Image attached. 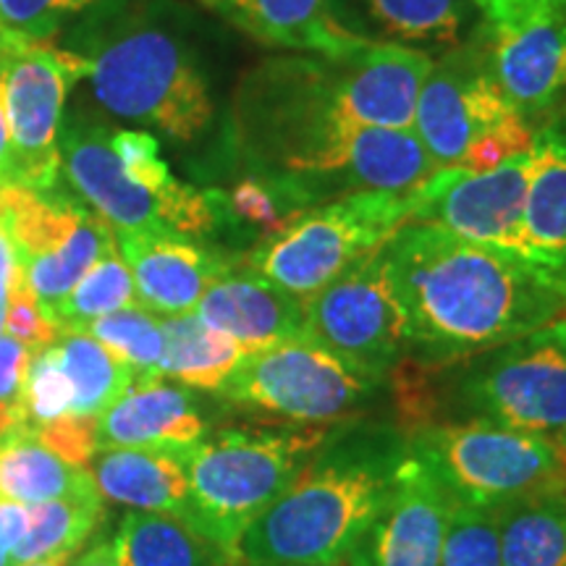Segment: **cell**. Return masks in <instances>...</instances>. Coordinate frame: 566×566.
Segmentation results:
<instances>
[{
	"mask_svg": "<svg viewBox=\"0 0 566 566\" xmlns=\"http://www.w3.org/2000/svg\"><path fill=\"white\" fill-rule=\"evenodd\" d=\"M412 363L443 365L566 315V300L516 254L405 223L384 244Z\"/></svg>",
	"mask_w": 566,
	"mask_h": 566,
	"instance_id": "1",
	"label": "cell"
},
{
	"mask_svg": "<svg viewBox=\"0 0 566 566\" xmlns=\"http://www.w3.org/2000/svg\"><path fill=\"white\" fill-rule=\"evenodd\" d=\"M407 454L399 420L365 415L334 424L292 488L242 535L237 566L344 564Z\"/></svg>",
	"mask_w": 566,
	"mask_h": 566,
	"instance_id": "2",
	"label": "cell"
},
{
	"mask_svg": "<svg viewBox=\"0 0 566 566\" xmlns=\"http://www.w3.org/2000/svg\"><path fill=\"white\" fill-rule=\"evenodd\" d=\"M239 129L258 174L300 181L321 202L354 192L367 126L346 108L334 55H283L254 69Z\"/></svg>",
	"mask_w": 566,
	"mask_h": 566,
	"instance_id": "3",
	"label": "cell"
},
{
	"mask_svg": "<svg viewBox=\"0 0 566 566\" xmlns=\"http://www.w3.org/2000/svg\"><path fill=\"white\" fill-rule=\"evenodd\" d=\"M407 430L428 422H485L556 443L566 454V315L493 349L443 365L409 359Z\"/></svg>",
	"mask_w": 566,
	"mask_h": 566,
	"instance_id": "4",
	"label": "cell"
},
{
	"mask_svg": "<svg viewBox=\"0 0 566 566\" xmlns=\"http://www.w3.org/2000/svg\"><path fill=\"white\" fill-rule=\"evenodd\" d=\"M334 424L247 422L181 449L192 527L237 558L242 535L300 478Z\"/></svg>",
	"mask_w": 566,
	"mask_h": 566,
	"instance_id": "5",
	"label": "cell"
},
{
	"mask_svg": "<svg viewBox=\"0 0 566 566\" xmlns=\"http://www.w3.org/2000/svg\"><path fill=\"white\" fill-rule=\"evenodd\" d=\"M87 80L113 116L195 142L212 122L208 76L187 40L145 17H118L87 38Z\"/></svg>",
	"mask_w": 566,
	"mask_h": 566,
	"instance_id": "6",
	"label": "cell"
},
{
	"mask_svg": "<svg viewBox=\"0 0 566 566\" xmlns=\"http://www.w3.org/2000/svg\"><path fill=\"white\" fill-rule=\"evenodd\" d=\"M388 394V380L354 370L300 336L250 354L218 396L263 422L338 424L373 415Z\"/></svg>",
	"mask_w": 566,
	"mask_h": 566,
	"instance_id": "7",
	"label": "cell"
},
{
	"mask_svg": "<svg viewBox=\"0 0 566 566\" xmlns=\"http://www.w3.org/2000/svg\"><path fill=\"white\" fill-rule=\"evenodd\" d=\"M409 451L428 467L451 506L495 512L566 480L556 443L485 422H428L409 430Z\"/></svg>",
	"mask_w": 566,
	"mask_h": 566,
	"instance_id": "8",
	"label": "cell"
},
{
	"mask_svg": "<svg viewBox=\"0 0 566 566\" xmlns=\"http://www.w3.org/2000/svg\"><path fill=\"white\" fill-rule=\"evenodd\" d=\"M409 221V195L346 192L325 200L263 242L242 265L283 292L310 300Z\"/></svg>",
	"mask_w": 566,
	"mask_h": 566,
	"instance_id": "9",
	"label": "cell"
},
{
	"mask_svg": "<svg viewBox=\"0 0 566 566\" xmlns=\"http://www.w3.org/2000/svg\"><path fill=\"white\" fill-rule=\"evenodd\" d=\"M307 342L378 380L412 357L407 317L388 275L384 247L365 254L328 286L304 300Z\"/></svg>",
	"mask_w": 566,
	"mask_h": 566,
	"instance_id": "10",
	"label": "cell"
},
{
	"mask_svg": "<svg viewBox=\"0 0 566 566\" xmlns=\"http://www.w3.org/2000/svg\"><path fill=\"white\" fill-rule=\"evenodd\" d=\"M17 268L42 307L66 300L103 254L116 250V233L80 197L59 189H0ZM53 317V315H51Z\"/></svg>",
	"mask_w": 566,
	"mask_h": 566,
	"instance_id": "11",
	"label": "cell"
},
{
	"mask_svg": "<svg viewBox=\"0 0 566 566\" xmlns=\"http://www.w3.org/2000/svg\"><path fill=\"white\" fill-rule=\"evenodd\" d=\"M478 38L509 105L530 124L566 108V6L558 0H493Z\"/></svg>",
	"mask_w": 566,
	"mask_h": 566,
	"instance_id": "12",
	"label": "cell"
},
{
	"mask_svg": "<svg viewBox=\"0 0 566 566\" xmlns=\"http://www.w3.org/2000/svg\"><path fill=\"white\" fill-rule=\"evenodd\" d=\"M90 74L87 61L74 51H59L45 40L24 38L6 71L13 187H59V137L69 90Z\"/></svg>",
	"mask_w": 566,
	"mask_h": 566,
	"instance_id": "13",
	"label": "cell"
},
{
	"mask_svg": "<svg viewBox=\"0 0 566 566\" xmlns=\"http://www.w3.org/2000/svg\"><path fill=\"white\" fill-rule=\"evenodd\" d=\"M533 168V147L491 171L438 168L409 195L407 223L436 226L467 242L520 258L522 218Z\"/></svg>",
	"mask_w": 566,
	"mask_h": 566,
	"instance_id": "14",
	"label": "cell"
},
{
	"mask_svg": "<svg viewBox=\"0 0 566 566\" xmlns=\"http://www.w3.org/2000/svg\"><path fill=\"white\" fill-rule=\"evenodd\" d=\"M512 116L520 113L495 87L475 34L464 45L433 55L417 97L412 132L436 168H457L480 134Z\"/></svg>",
	"mask_w": 566,
	"mask_h": 566,
	"instance_id": "15",
	"label": "cell"
},
{
	"mask_svg": "<svg viewBox=\"0 0 566 566\" xmlns=\"http://www.w3.org/2000/svg\"><path fill=\"white\" fill-rule=\"evenodd\" d=\"M451 501L409 451L391 491L357 537L346 566H438Z\"/></svg>",
	"mask_w": 566,
	"mask_h": 566,
	"instance_id": "16",
	"label": "cell"
},
{
	"mask_svg": "<svg viewBox=\"0 0 566 566\" xmlns=\"http://www.w3.org/2000/svg\"><path fill=\"white\" fill-rule=\"evenodd\" d=\"M142 307L160 317L195 313L205 292L239 260L176 231L116 233Z\"/></svg>",
	"mask_w": 566,
	"mask_h": 566,
	"instance_id": "17",
	"label": "cell"
},
{
	"mask_svg": "<svg viewBox=\"0 0 566 566\" xmlns=\"http://www.w3.org/2000/svg\"><path fill=\"white\" fill-rule=\"evenodd\" d=\"M61 174L71 192L111 226L113 233L168 231L160 221L158 202L124 171L103 124L74 116L61 126Z\"/></svg>",
	"mask_w": 566,
	"mask_h": 566,
	"instance_id": "18",
	"label": "cell"
},
{
	"mask_svg": "<svg viewBox=\"0 0 566 566\" xmlns=\"http://www.w3.org/2000/svg\"><path fill=\"white\" fill-rule=\"evenodd\" d=\"M346 108L363 126L412 129L417 97L433 55L412 48L365 42L334 55Z\"/></svg>",
	"mask_w": 566,
	"mask_h": 566,
	"instance_id": "19",
	"label": "cell"
},
{
	"mask_svg": "<svg viewBox=\"0 0 566 566\" xmlns=\"http://www.w3.org/2000/svg\"><path fill=\"white\" fill-rule=\"evenodd\" d=\"M331 11L354 38L428 55L470 42L485 19L472 0H331Z\"/></svg>",
	"mask_w": 566,
	"mask_h": 566,
	"instance_id": "20",
	"label": "cell"
},
{
	"mask_svg": "<svg viewBox=\"0 0 566 566\" xmlns=\"http://www.w3.org/2000/svg\"><path fill=\"white\" fill-rule=\"evenodd\" d=\"M208 433V417L192 388L168 378H134L129 391L97 420V451H181L200 443Z\"/></svg>",
	"mask_w": 566,
	"mask_h": 566,
	"instance_id": "21",
	"label": "cell"
},
{
	"mask_svg": "<svg viewBox=\"0 0 566 566\" xmlns=\"http://www.w3.org/2000/svg\"><path fill=\"white\" fill-rule=\"evenodd\" d=\"M195 315L247 354L292 342L304 331V300L239 263L205 292Z\"/></svg>",
	"mask_w": 566,
	"mask_h": 566,
	"instance_id": "22",
	"label": "cell"
},
{
	"mask_svg": "<svg viewBox=\"0 0 566 566\" xmlns=\"http://www.w3.org/2000/svg\"><path fill=\"white\" fill-rule=\"evenodd\" d=\"M520 258L566 300V108L535 129Z\"/></svg>",
	"mask_w": 566,
	"mask_h": 566,
	"instance_id": "23",
	"label": "cell"
},
{
	"mask_svg": "<svg viewBox=\"0 0 566 566\" xmlns=\"http://www.w3.org/2000/svg\"><path fill=\"white\" fill-rule=\"evenodd\" d=\"M103 501L132 512L174 516L192 527V495L179 451L171 449H108L90 464Z\"/></svg>",
	"mask_w": 566,
	"mask_h": 566,
	"instance_id": "24",
	"label": "cell"
},
{
	"mask_svg": "<svg viewBox=\"0 0 566 566\" xmlns=\"http://www.w3.org/2000/svg\"><path fill=\"white\" fill-rule=\"evenodd\" d=\"M263 45L321 55L346 53L359 42L338 24L331 0H210Z\"/></svg>",
	"mask_w": 566,
	"mask_h": 566,
	"instance_id": "25",
	"label": "cell"
},
{
	"mask_svg": "<svg viewBox=\"0 0 566 566\" xmlns=\"http://www.w3.org/2000/svg\"><path fill=\"white\" fill-rule=\"evenodd\" d=\"M501 566H566V480L495 509Z\"/></svg>",
	"mask_w": 566,
	"mask_h": 566,
	"instance_id": "26",
	"label": "cell"
},
{
	"mask_svg": "<svg viewBox=\"0 0 566 566\" xmlns=\"http://www.w3.org/2000/svg\"><path fill=\"white\" fill-rule=\"evenodd\" d=\"M160 378L205 394H221L250 354L195 313L160 317Z\"/></svg>",
	"mask_w": 566,
	"mask_h": 566,
	"instance_id": "27",
	"label": "cell"
},
{
	"mask_svg": "<svg viewBox=\"0 0 566 566\" xmlns=\"http://www.w3.org/2000/svg\"><path fill=\"white\" fill-rule=\"evenodd\" d=\"M95 483L90 470L55 457L30 424H17L0 438V499L34 506L80 493Z\"/></svg>",
	"mask_w": 566,
	"mask_h": 566,
	"instance_id": "28",
	"label": "cell"
},
{
	"mask_svg": "<svg viewBox=\"0 0 566 566\" xmlns=\"http://www.w3.org/2000/svg\"><path fill=\"white\" fill-rule=\"evenodd\" d=\"M124 566H237L221 546L174 516L129 512L116 533Z\"/></svg>",
	"mask_w": 566,
	"mask_h": 566,
	"instance_id": "29",
	"label": "cell"
},
{
	"mask_svg": "<svg viewBox=\"0 0 566 566\" xmlns=\"http://www.w3.org/2000/svg\"><path fill=\"white\" fill-rule=\"evenodd\" d=\"M105 514V501L92 483L80 493L27 506V530L13 551V566L55 556H76Z\"/></svg>",
	"mask_w": 566,
	"mask_h": 566,
	"instance_id": "30",
	"label": "cell"
},
{
	"mask_svg": "<svg viewBox=\"0 0 566 566\" xmlns=\"http://www.w3.org/2000/svg\"><path fill=\"white\" fill-rule=\"evenodd\" d=\"M216 200L221 226H237L254 237V244L286 229L302 212L321 205L300 181L258 171L233 184L229 192L216 189Z\"/></svg>",
	"mask_w": 566,
	"mask_h": 566,
	"instance_id": "31",
	"label": "cell"
},
{
	"mask_svg": "<svg viewBox=\"0 0 566 566\" xmlns=\"http://www.w3.org/2000/svg\"><path fill=\"white\" fill-rule=\"evenodd\" d=\"M53 346L74 391L71 415L76 417L101 420L105 409L116 405L137 378L132 367L118 363L101 342H95L84 331L63 328Z\"/></svg>",
	"mask_w": 566,
	"mask_h": 566,
	"instance_id": "32",
	"label": "cell"
},
{
	"mask_svg": "<svg viewBox=\"0 0 566 566\" xmlns=\"http://www.w3.org/2000/svg\"><path fill=\"white\" fill-rule=\"evenodd\" d=\"M139 304L137 289L129 265L116 250L103 254L87 273L82 275L80 283L71 289L66 300H61L51 310L53 321L63 328H82L97 317H105L118 310Z\"/></svg>",
	"mask_w": 566,
	"mask_h": 566,
	"instance_id": "33",
	"label": "cell"
},
{
	"mask_svg": "<svg viewBox=\"0 0 566 566\" xmlns=\"http://www.w3.org/2000/svg\"><path fill=\"white\" fill-rule=\"evenodd\" d=\"M84 334L101 342L118 363L132 367L137 378H160L163 359V325L160 315L150 313L142 304L118 310L82 325Z\"/></svg>",
	"mask_w": 566,
	"mask_h": 566,
	"instance_id": "34",
	"label": "cell"
},
{
	"mask_svg": "<svg viewBox=\"0 0 566 566\" xmlns=\"http://www.w3.org/2000/svg\"><path fill=\"white\" fill-rule=\"evenodd\" d=\"M71 405H74V391L61 367L59 352L51 344L32 357L24 388V424L38 430L59 422L71 415Z\"/></svg>",
	"mask_w": 566,
	"mask_h": 566,
	"instance_id": "35",
	"label": "cell"
},
{
	"mask_svg": "<svg viewBox=\"0 0 566 566\" xmlns=\"http://www.w3.org/2000/svg\"><path fill=\"white\" fill-rule=\"evenodd\" d=\"M438 566H501L493 512L451 506Z\"/></svg>",
	"mask_w": 566,
	"mask_h": 566,
	"instance_id": "36",
	"label": "cell"
},
{
	"mask_svg": "<svg viewBox=\"0 0 566 566\" xmlns=\"http://www.w3.org/2000/svg\"><path fill=\"white\" fill-rule=\"evenodd\" d=\"M3 334L17 338V342L24 344L32 354L48 349V346L55 344V338L61 334V325L55 323L51 313L38 302V296H34L32 289L27 286L19 268L17 273H13L9 302H6Z\"/></svg>",
	"mask_w": 566,
	"mask_h": 566,
	"instance_id": "37",
	"label": "cell"
},
{
	"mask_svg": "<svg viewBox=\"0 0 566 566\" xmlns=\"http://www.w3.org/2000/svg\"><path fill=\"white\" fill-rule=\"evenodd\" d=\"M95 0H0V27L30 40H48L61 21Z\"/></svg>",
	"mask_w": 566,
	"mask_h": 566,
	"instance_id": "38",
	"label": "cell"
},
{
	"mask_svg": "<svg viewBox=\"0 0 566 566\" xmlns=\"http://www.w3.org/2000/svg\"><path fill=\"white\" fill-rule=\"evenodd\" d=\"M34 354L17 338L0 336V438L24 424V388Z\"/></svg>",
	"mask_w": 566,
	"mask_h": 566,
	"instance_id": "39",
	"label": "cell"
},
{
	"mask_svg": "<svg viewBox=\"0 0 566 566\" xmlns=\"http://www.w3.org/2000/svg\"><path fill=\"white\" fill-rule=\"evenodd\" d=\"M34 433L55 457H61L71 467L90 470L92 459L97 457V420L92 417L66 415L63 420L38 428Z\"/></svg>",
	"mask_w": 566,
	"mask_h": 566,
	"instance_id": "40",
	"label": "cell"
},
{
	"mask_svg": "<svg viewBox=\"0 0 566 566\" xmlns=\"http://www.w3.org/2000/svg\"><path fill=\"white\" fill-rule=\"evenodd\" d=\"M24 40L17 32L0 27V189L13 187V158H11V134L9 116H6V71L19 42Z\"/></svg>",
	"mask_w": 566,
	"mask_h": 566,
	"instance_id": "41",
	"label": "cell"
},
{
	"mask_svg": "<svg viewBox=\"0 0 566 566\" xmlns=\"http://www.w3.org/2000/svg\"><path fill=\"white\" fill-rule=\"evenodd\" d=\"M27 530V506L0 499V566H13L21 535Z\"/></svg>",
	"mask_w": 566,
	"mask_h": 566,
	"instance_id": "42",
	"label": "cell"
},
{
	"mask_svg": "<svg viewBox=\"0 0 566 566\" xmlns=\"http://www.w3.org/2000/svg\"><path fill=\"white\" fill-rule=\"evenodd\" d=\"M13 273H17V252H13L9 226H6L3 208H0V307H6V302H9Z\"/></svg>",
	"mask_w": 566,
	"mask_h": 566,
	"instance_id": "43",
	"label": "cell"
},
{
	"mask_svg": "<svg viewBox=\"0 0 566 566\" xmlns=\"http://www.w3.org/2000/svg\"><path fill=\"white\" fill-rule=\"evenodd\" d=\"M71 566H124L116 535L101 537V541L92 543V546L84 551L80 558H74V562H71Z\"/></svg>",
	"mask_w": 566,
	"mask_h": 566,
	"instance_id": "44",
	"label": "cell"
},
{
	"mask_svg": "<svg viewBox=\"0 0 566 566\" xmlns=\"http://www.w3.org/2000/svg\"><path fill=\"white\" fill-rule=\"evenodd\" d=\"M74 556H55V558H42V562H32V564H21V566H71Z\"/></svg>",
	"mask_w": 566,
	"mask_h": 566,
	"instance_id": "45",
	"label": "cell"
},
{
	"mask_svg": "<svg viewBox=\"0 0 566 566\" xmlns=\"http://www.w3.org/2000/svg\"><path fill=\"white\" fill-rule=\"evenodd\" d=\"M472 3H478V6H480V11H485V9H488V6H491V3H493V0H472Z\"/></svg>",
	"mask_w": 566,
	"mask_h": 566,
	"instance_id": "46",
	"label": "cell"
},
{
	"mask_svg": "<svg viewBox=\"0 0 566 566\" xmlns=\"http://www.w3.org/2000/svg\"><path fill=\"white\" fill-rule=\"evenodd\" d=\"M3 325H6V307H0V336H3Z\"/></svg>",
	"mask_w": 566,
	"mask_h": 566,
	"instance_id": "47",
	"label": "cell"
},
{
	"mask_svg": "<svg viewBox=\"0 0 566 566\" xmlns=\"http://www.w3.org/2000/svg\"><path fill=\"white\" fill-rule=\"evenodd\" d=\"M302 566H346V564H302Z\"/></svg>",
	"mask_w": 566,
	"mask_h": 566,
	"instance_id": "48",
	"label": "cell"
},
{
	"mask_svg": "<svg viewBox=\"0 0 566 566\" xmlns=\"http://www.w3.org/2000/svg\"><path fill=\"white\" fill-rule=\"evenodd\" d=\"M558 3H562V6H566V0H558Z\"/></svg>",
	"mask_w": 566,
	"mask_h": 566,
	"instance_id": "49",
	"label": "cell"
}]
</instances>
